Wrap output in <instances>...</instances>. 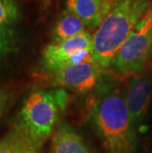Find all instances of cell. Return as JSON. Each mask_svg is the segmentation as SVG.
<instances>
[{
    "label": "cell",
    "mask_w": 152,
    "mask_h": 153,
    "mask_svg": "<svg viewBox=\"0 0 152 153\" xmlns=\"http://www.w3.org/2000/svg\"><path fill=\"white\" fill-rule=\"evenodd\" d=\"M86 25L81 19L65 9L60 13L51 31L53 44H59L83 34Z\"/></svg>",
    "instance_id": "cell-10"
},
{
    "label": "cell",
    "mask_w": 152,
    "mask_h": 153,
    "mask_svg": "<svg viewBox=\"0 0 152 153\" xmlns=\"http://www.w3.org/2000/svg\"><path fill=\"white\" fill-rule=\"evenodd\" d=\"M152 95V78L143 71L129 78L125 95L128 109L133 125L136 126L146 115Z\"/></svg>",
    "instance_id": "cell-7"
},
{
    "label": "cell",
    "mask_w": 152,
    "mask_h": 153,
    "mask_svg": "<svg viewBox=\"0 0 152 153\" xmlns=\"http://www.w3.org/2000/svg\"><path fill=\"white\" fill-rule=\"evenodd\" d=\"M40 2H41V4L43 5L44 8H47L48 6L50 5L51 0H40Z\"/></svg>",
    "instance_id": "cell-15"
},
{
    "label": "cell",
    "mask_w": 152,
    "mask_h": 153,
    "mask_svg": "<svg viewBox=\"0 0 152 153\" xmlns=\"http://www.w3.org/2000/svg\"><path fill=\"white\" fill-rule=\"evenodd\" d=\"M66 101L67 95L63 89L31 91L16 116L14 128L42 147L53 133L59 112L64 108Z\"/></svg>",
    "instance_id": "cell-3"
},
{
    "label": "cell",
    "mask_w": 152,
    "mask_h": 153,
    "mask_svg": "<svg viewBox=\"0 0 152 153\" xmlns=\"http://www.w3.org/2000/svg\"><path fill=\"white\" fill-rule=\"evenodd\" d=\"M20 14L15 0H0V28L13 25L19 20Z\"/></svg>",
    "instance_id": "cell-12"
},
{
    "label": "cell",
    "mask_w": 152,
    "mask_h": 153,
    "mask_svg": "<svg viewBox=\"0 0 152 153\" xmlns=\"http://www.w3.org/2000/svg\"><path fill=\"white\" fill-rule=\"evenodd\" d=\"M17 35L11 26L0 28V59L15 51Z\"/></svg>",
    "instance_id": "cell-13"
},
{
    "label": "cell",
    "mask_w": 152,
    "mask_h": 153,
    "mask_svg": "<svg viewBox=\"0 0 152 153\" xmlns=\"http://www.w3.org/2000/svg\"><path fill=\"white\" fill-rule=\"evenodd\" d=\"M40 145L14 128L0 138V153H40Z\"/></svg>",
    "instance_id": "cell-11"
},
{
    "label": "cell",
    "mask_w": 152,
    "mask_h": 153,
    "mask_svg": "<svg viewBox=\"0 0 152 153\" xmlns=\"http://www.w3.org/2000/svg\"><path fill=\"white\" fill-rule=\"evenodd\" d=\"M107 1H108V2H110V3H112V4L114 5L115 3H116V1H117V0H107Z\"/></svg>",
    "instance_id": "cell-16"
},
{
    "label": "cell",
    "mask_w": 152,
    "mask_h": 153,
    "mask_svg": "<svg viewBox=\"0 0 152 153\" xmlns=\"http://www.w3.org/2000/svg\"><path fill=\"white\" fill-rule=\"evenodd\" d=\"M9 101V94L5 90L0 89V119L4 114Z\"/></svg>",
    "instance_id": "cell-14"
},
{
    "label": "cell",
    "mask_w": 152,
    "mask_h": 153,
    "mask_svg": "<svg viewBox=\"0 0 152 153\" xmlns=\"http://www.w3.org/2000/svg\"><path fill=\"white\" fill-rule=\"evenodd\" d=\"M106 69L94 60L66 66L53 72V84L61 89L86 93L103 82L107 74Z\"/></svg>",
    "instance_id": "cell-6"
},
{
    "label": "cell",
    "mask_w": 152,
    "mask_h": 153,
    "mask_svg": "<svg viewBox=\"0 0 152 153\" xmlns=\"http://www.w3.org/2000/svg\"><path fill=\"white\" fill-rule=\"evenodd\" d=\"M151 54H152V31H151Z\"/></svg>",
    "instance_id": "cell-17"
},
{
    "label": "cell",
    "mask_w": 152,
    "mask_h": 153,
    "mask_svg": "<svg viewBox=\"0 0 152 153\" xmlns=\"http://www.w3.org/2000/svg\"><path fill=\"white\" fill-rule=\"evenodd\" d=\"M151 6V0H117L93 35V60L104 68L110 67L116 53Z\"/></svg>",
    "instance_id": "cell-1"
},
{
    "label": "cell",
    "mask_w": 152,
    "mask_h": 153,
    "mask_svg": "<svg viewBox=\"0 0 152 153\" xmlns=\"http://www.w3.org/2000/svg\"><path fill=\"white\" fill-rule=\"evenodd\" d=\"M50 153H91V151L72 128L62 125L53 136Z\"/></svg>",
    "instance_id": "cell-9"
},
{
    "label": "cell",
    "mask_w": 152,
    "mask_h": 153,
    "mask_svg": "<svg viewBox=\"0 0 152 153\" xmlns=\"http://www.w3.org/2000/svg\"><path fill=\"white\" fill-rule=\"evenodd\" d=\"M92 40L93 35L84 32L61 43L47 45L42 54V65L53 73L66 66L87 62L91 53L85 50H92Z\"/></svg>",
    "instance_id": "cell-5"
},
{
    "label": "cell",
    "mask_w": 152,
    "mask_h": 153,
    "mask_svg": "<svg viewBox=\"0 0 152 153\" xmlns=\"http://www.w3.org/2000/svg\"><path fill=\"white\" fill-rule=\"evenodd\" d=\"M107 0H66V9L85 23L86 27L97 29L113 7Z\"/></svg>",
    "instance_id": "cell-8"
},
{
    "label": "cell",
    "mask_w": 152,
    "mask_h": 153,
    "mask_svg": "<svg viewBox=\"0 0 152 153\" xmlns=\"http://www.w3.org/2000/svg\"><path fill=\"white\" fill-rule=\"evenodd\" d=\"M92 123L108 153H133L136 131L121 91L103 95L92 113Z\"/></svg>",
    "instance_id": "cell-2"
},
{
    "label": "cell",
    "mask_w": 152,
    "mask_h": 153,
    "mask_svg": "<svg viewBox=\"0 0 152 153\" xmlns=\"http://www.w3.org/2000/svg\"><path fill=\"white\" fill-rule=\"evenodd\" d=\"M151 31L152 6L112 59L110 66L113 72L121 76H133L143 71L151 54Z\"/></svg>",
    "instance_id": "cell-4"
}]
</instances>
